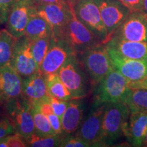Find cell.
I'll return each mask as SVG.
<instances>
[{
	"label": "cell",
	"mask_w": 147,
	"mask_h": 147,
	"mask_svg": "<svg viewBox=\"0 0 147 147\" xmlns=\"http://www.w3.org/2000/svg\"><path fill=\"white\" fill-rule=\"evenodd\" d=\"M53 35L64 40L77 55L90 48L103 43L94 33L77 18L72 4L71 16L67 23L59 32Z\"/></svg>",
	"instance_id": "6da1fadb"
},
{
	"label": "cell",
	"mask_w": 147,
	"mask_h": 147,
	"mask_svg": "<svg viewBox=\"0 0 147 147\" xmlns=\"http://www.w3.org/2000/svg\"><path fill=\"white\" fill-rule=\"evenodd\" d=\"M128 80L116 69L108 73L94 87L93 106L121 103L125 100L130 89Z\"/></svg>",
	"instance_id": "7a4b0ae2"
},
{
	"label": "cell",
	"mask_w": 147,
	"mask_h": 147,
	"mask_svg": "<svg viewBox=\"0 0 147 147\" xmlns=\"http://www.w3.org/2000/svg\"><path fill=\"white\" fill-rule=\"evenodd\" d=\"M93 87L114 68L104 44L95 46L77 55Z\"/></svg>",
	"instance_id": "3957f363"
},
{
	"label": "cell",
	"mask_w": 147,
	"mask_h": 147,
	"mask_svg": "<svg viewBox=\"0 0 147 147\" xmlns=\"http://www.w3.org/2000/svg\"><path fill=\"white\" fill-rule=\"evenodd\" d=\"M129 115V110L123 102L106 104L102 121L103 146H111L123 135L124 127Z\"/></svg>",
	"instance_id": "277c9868"
},
{
	"label": "cell",
	"mask_w": 147,
	"mask_h": 147,
	"mask_svg": "<svg viewBox=\"0 0 147 147\" xmlns=\"http://www.w3.org/2000/svg\"><path fill=\"white\" fill-rule=\"evenodd\" d=\"M57 74L70 91L74 100L87 96L91 82L77 55L71 57L62 65Z\"/></svg>",
	"instance_id": "5b68a950"
},
{
	"label": "cell",
	"mask_w": 147,
	"mask_h": 147,
	"mask_svg": "<svg viewBox=\"0 0 147 147\" xmlns=\"http://www.w3.org/2000/svg\"><path fill=\"white\" fill-rule=\"evenodd\" d=\"M4 107L15 133L23 137L26 142L35 132L31 104L22 95L7 103Z\"/></svg>",
	"instance_id": "8992f818"
},
{
	"label": "cell",
	"mask_w": 147,
	"mask_h": 147,
	"mask_svg": "<svg viewBox=\"0 0 147 147\" xmlns=\"http://www.w3.org/2000/svg\"><path fill=\"white\" fill-rule=\"evenodd\" d=\"M74 10L77 18L105 45L108 38L107 30L94 1L78 0L74 5Z\"/></svg>",
	"instance_id": "52a82bcc"
},
{
	"label": "cell",
	"mask_w": 147,
	"mask_h": 147,
	"mask_svg": "<svg viewBox=\"0 0 147 147\" xmlns=\"http://www.w3.org/2000/svg\"><path fill=\"white\" fill-rule=\"evenodd\" d=\"M111 38L147 42V14L143 11L131 12Z\"/></svg>",
	"instance_id": "ba28073f"
},
{
	"label": "cell",
	"mask_w": 147,
	"mask_h": 147,
	"mask_svg": "<svg viewBox=\"0 0 147 147\" xmlns=\"http://www.w3.org/2000/svg\"><path fill=\"white\" fill-rule=\"evenodd\" d=\"M37 5L34 0H14L6 22V29L14 38L24 36L29 18L36 13Z\"/></svg>",
	"instance_id": "9c48e42d"
},
{
	"label": "cell",
	"mask_w": 147,
	"mask_h": 147,
	"mask_svg": "<svg viewBox=\"0 0 147 147\" xmlns=\"http://www.w3.org/2000/svg\"><path fill=\"white\" fill-rule=\"evenodd\" d=\"M10 64L23 78L40 69L32 51V40L25 36L16 38Z\"/></svg>",
	"instance_id": "30bf717a"
},
{
	"label": "cell",
	"mask_w": 147,
	"mask_h": 147,
	"mask_svg": "<svg viewBox=\"0 0 147 147\" xmlns=\"http://www.w3.org/2000/svg\"><path fill=\"white\" fill-rule=\"evenodd\" d=\"M75 55L74 51L64 40L53 35L47 55L40 67V71L45 76L57 74L62 65Z\"/></svg>",
	"instance_id": "8fae6325"
},
{
	"label": "cell",
	"mask_w": 147,
	"mask_h": 147,
	"mask_svg": "<svg viewBox=\"0 0 147 147\" xmlns=\"http://www.w3.org/2000/svg\"><path fill=\"white\" fill-rule=\"evenodd\" d=\"M106 104L92 106L87 118L82 121L75 136L85 141L90 146H103L102 121Z\"/></svg>",
	"instance_id": "7c38bea8"
},
{
	"label": "cell",
	"mask_w": 147,
	"mask_h": 147,
	"mask_svg": "<svg viewBox=\"0 0 147 147\" xmlns=\"http://www.w3.org/2000/svg\"><path fill=\"white\" fill-rule=\"evenodd\" d=\"M107 30V43L131 11L118 0H93Z\"/></svg>",
	"instance_id": "4fadbf2b"
},
{
	"label": "cell",
	"mask_w": 147,
	"mask_h": 147,
	"mask_svg": "<svg viewBox=\"0 0 147 147\" xmlns=\"http://www.w3.org/2000/svg\"><path fill=\"white\" fill-rule=\"evenodd\" d=\"M114 68L120 72L128 81H138L147 77V60L125 57L106 45Z\"/></svg>",
	"instance_id": "5bb4252c"
},
{
	"label": "cell",
	"mask_w": 147,
	"mask_h": 147,
	"mask_svg": "<svg viewBox=\"0 0 147 147\" xmlns=\"http://www.w3.org/2000/svg\"><path fill=\"white\" fill-rule=\"evenodd\" d=\"M71 4L68 2L38 4L36 14L45 19L53 29V34L59 32L71 16Z\"/></svg>",
	"instance_id": "9a60e30c"
},
{
	"label": "cell",
	"mask_w": 147,
	"mask_h": 147,
	"mask_svg": "<svg viewBox=\"0 0 147 147\" xmlns=\"http://www.w3.org/2000/svg\"><path fill=\"white\" fill-rule=\"evenodd\" d=\"M23 78L10 63L0 67V104L5 106L22 95Z\"/></svg>",
	"instance_id": "2e32d148"
},
{
	"label": "cell",
	"mask_w": 147,
	"mask_h": 147,
	"mask_svg": "<svg viewBox=\"0 0 147 147\" xmlns=\"http://www.w3.org/2000/svg\"><path fill=\"white\" fill-rule=\"evenodd\" d=\"M22 95L31 105L45 100L49 97L46 76L40 69L32 74L23 78Z\"/></svg>",
	"instance_id": "e0dca14e"
},
{
	"label": "cell",
	"mask_w": 147,
	"mask_h": 147,
	"mask_svg": "<svg viewBox=\"0 0 147 147\" xmlns=\"http://www.w3.org/2000/svg\"><path fill=\"white\" fill-rule=\"evenodd\" d=\"M146 129L147 113H132L124 127L123 135L132 146H142Z\"/></svg>",
	"instance_id": "ac0fdd59"
},
{
	"label": "cell",
	"mask_w": 147,
	"mask_h": 147,
	"mask_svg": "<svg viewBox=\"0 0 147 147\" xmlns=\"http://www.w3.org/2000/svg\"><path fill=\"white\" fill-rule=\"evenodd\" d=\"M105 45L115 49L125 57L147 60V42L127 41L111 38Z\"/></svg>",
	"instance_id": "d6986e66"
},
{
	"label": "cell",
	"mask_w": 147,
	"mask_h": 147,
	"mask_svg": "<svg viewBox=\"0 0 147 147\" xmlns=\"http://www.w3.org/2000/svg\"><path fill=\"white\" fill-rule=\"evenodd\" d=\"M84 106L80 99L68 101L67 108L61 119V128L63 134L71 135L75 133L82 121Z\"/></svg>",
	"instance_id": "ffe728a7"
},
{
	"label": "cell",
	"mask_w": 147,
	"mask_h": 147,
	"mask_svg": "<svg viewBox=\"0 0 147 147\" xmlns=\"http://www.w3.org/2000/svg\"><path fill=\"white\" fill-rule=\"evenodd\" d=\"M53 29L49 23L36 13L29 18L25 29L24 36L31 40L51 37Z\"/></svg>",
	"instance_id": "44dd1931"
},
{
	"label": "cell",
	"mask_w": 147,
	"mask_h": 147,
	"mask_svg": "<svg viewBox=\"0 0 147 147\" xmlns=\"http://www.w3.org/2000/svg\"><path fill=\"white\" fill-rule=\"evenodd\" d=\"M124 104L127 106L130 114L147 113V90L131 89Z\"/></svg>",
	"instance_id": "7402d4cb"
},
{
	"label": "cell",
	"mask_w": 147,
	"mask_h": 147,
	"mask_svg": "<svg viewBox=\"0 0 147 147\" xmlns=\"http://www.w3.org/2000/svg\"><path fill=\"white\" fill-rule=\"evenodd\" d=\"M45 76L47 91L49 95L62 100L69 101L74 100L70 91L61 80L57 73L51 74L46 75Z\"/></svg>",
	"instance_id": "603a6c76"
},
{
	"label": "cell",
	"mask_w": 147,
	"mask_h": 147,
	"mask_svg": "<svg viewBox=\"0 0 147 147\" xmlns=\"http://www.w3.org/2000/svg\"><path fill=\"white\" fill-rule=\"evenodd\" d=\"M15 40L6 29H0V67L10 63Z\"/></svg>",
	"instance_id": "cb8c5ba5"
},
{
	"label": "cell",
	"mask_w": 147,
	"mask_h": 147,
	"mask_svg": "<svg viewBox=\"0 0 147 147\" xmlns=\"http://www.w3.org/2000/svg\"><path fill=\"white\" fill-rule=\"evenodd\" d=\"M35 132L43 137L56 135L47 117L36 106H32Z\"/></svg>",
	"instance_id": "d4e9b609"
},
{
	"label": "cell",
	"mask_w": 147,
	"mask_h": 147,
	"mask_svg": "<svg viewBox=\"0 0 147 147\" xmlns=\"http://www.w3.org/2000/svg\"><path fill=\"white\" fill-rule=\"evenodd\" d=\"M63 136V134L43 137L34 132L29 138L26 140L27 146L33 147L59 146Z\"/></svg>",
	"instance_id": "484cf974"
},
{
	"label": "cell",
	"mask_w": 147,
	"mask_h": 147,
	"mask_svg": "<svg viewBox=\"0 0 147 147\" xmlns=\"http://www.w3.org/2000/svg\"><path fill=\"white\" fill-rule=\"evenodd\" d=\"M32 106H36V107H38L40 111L47 117L56 134H63L61 128V120L53 112L52 108L49 103L47 102V99L45 100L40 101V102L34 103L32 104Z\"/></svg>",
	"instance_id": "4316f807"
},
{
	"label": "cell",
	"mask_w": 147,
	"mask_h": 147,
	"mask_svg": "<svg viewBox=\"0 0 147 147\" xmlns=\"http://www.w3.org/2000/svg\"><path fill=\"white\" fill-rule=\"evenodd\" d=\"M51 37H47V38H40L36 40H32V51L34 59L39 67L47 55L49 45H50Z\"/></svg>",
	"instance_id": "83f0119b"
},
{
	"label": "cell",
	"mask_w": 147,
	"mask_h": 147,
	"mask_svg": "<svg viewBox=\"0 0 147 147\" xmlns=\"http://www.w3.org/2000/svg\"><path fill=\"white\" fill-rule=\"evenodd\" d=\"M25 139L18 134L14 133L0 138V147H25Z\"/></svg>",
	"instance_id": "f1b7e54d"
},
{
	"label": "cell",
	"mask_w": 147,
	"mask_h": 147,
	"mask_svg": "<svg viewBox=\"0 0 147 147\" xmlns=\"http://www.w3.org/2000/svg\"><path fill=\"white\" fill-rule=\"evenodd\" d=\"M47 100L51 105L53 112L61 120L62 117H63L66 108H67V104H68V101L60 100V99L51 96V95H49Z\"/></svg>",
	"instance_id": "f546056e"
},
{
	"label": "cell",
	"mask_w": 147,
	"mask_h": 147,
	"mask_svg": "<svg viewBox=\"0 0 147 147\" xmlns=\"http://www.w3.org/2000/svg\"><path fill=\"white\" fill-rule=\"evenodd\" d=\"M60 147H89L90 145L83 140L76 136L65 135L63 134L59 144Z\"/></svg>",
	"instance_id": "4dcf8cb0"
},
{
	"label": "cell",
	"mask_w": 147,
	"mask_h": 147,
	"mask_svg": "<svg viewBox=\"0 0 147 147\" xmlns=\"http://www.w3.org/2000/svg\"><path fill=\"white\" fill-rule=\"evenodd\" d=\"M14 133H15L14 126L8 116H0V138Z\"/></svg>",
	"instance_id": "1f68e13d"
},
{
	"label": "cell",
	"mask_w": 147,
	"mask_h": 147,
	"mask_svg": "<svg viewBox=\"0 0 147 147\" xmlns=\"http://www.w3.org/2000/svg\"><path fill=\"white\" fill-rule=\"evenodd\" d=\"M14 0H0V25L6 23L9 12Z\"/></svg>",
	"instance_id": "d6a6232c"
},
{
	"label": "cell",
	"mask_w": 147,
	"mask_h": 147,
	"mask_svg": "<svg viewBox=\"0 0 147 147\" xmlns=\"http://www.w3.org/2000/svg\"><path fill=\"white\" fill-rule=\"evenodd\" d=\"M131 12L143 11V0H118Z\"/></svg>",
	"instance_id": "836d02e7"
},
{
	"label": "cell",
	"mask_w": 147,
	"mask_h": 147,
	"mask_svg": "<svg viewBox=\"0 0 147 147\" xmlns=\"http://www.w3.org/2000/svg\"><path fill=\"white\" fill-rule=\"evenodd\" d=\"M127 86L129 89H140L147 90V77L138 81H128Z\"/></svg>",
	"instance_id": "e575fe53"
},
{
	"label": "cell",
	"mask_w": 147,
	"mask_h": 147,
	"mask_svg": "<svg viewBox=\"0 0 147 147\" xmlns=\"http://www.w3.org/2000/svg\"><path fill=\"white\" fill-rule=\"evenodd\" d=\"M37 4H43V3H63L68 2L67 0H34Z\"/></svg>",
	"instance_id": "d590c367"
},
{
	"label": "cell",
	"mask_w": 147,
	"mask_h": 147,
	"mask_svg": "<svg viewBox=\"0 0 147 147\" xmlns=\"http://www.w3.org/2000/svg\"><path fill=\"white\" fill-rule=\"evenodd\" d=\"M142 146L147 147V129H146V134H145L144 140H143V142H142Z\"/></svg>",
	"instance_id": "8d00e7d4"
},
{
	"label": "cell",
	"mask_w": 147,
	"mask_h": 147,
	"mask_svg": "<svg viewBox=\"0 0 147 147\" xmlns=\"http://www.w3.org/2000/svg\"><path fill=\"white\" fill-rule=\"evenodd\" d=\"M143 12L147 14V0H143Z\"/></svg>",
	"instance_id": "74e56055"
},
{
	"label": "cell",
	"mask_w": 147,
	"mask_h": 147,
	"mask_svg": "<svg viewBox=\"0 0 147 147\" xmlns=\"http://www.w3.org/2000/svg\"><path fill=\"white\" fill-rule=\"evenodd\" d=\"M67 1H68V3H71V4H72L74 6L77 1H78V0H67Z\"/></svg>",
	"instance_id": "f35d334b"
},
{
	"label": "cell",
	"mask_w": 147,
	"mask_h": 147,
	"mask_svg": "<svg viewBox=\"0 0 147 147\" xmlns=\"http://www.w3.org/2000/svg\"><path fill=\"white\" fill-rule=\"evenodd\" d=\"M1 115H1V113H0V116H1Z\"/></svg>",
	"instance_id": "ab89813d"
}]
</instances>
